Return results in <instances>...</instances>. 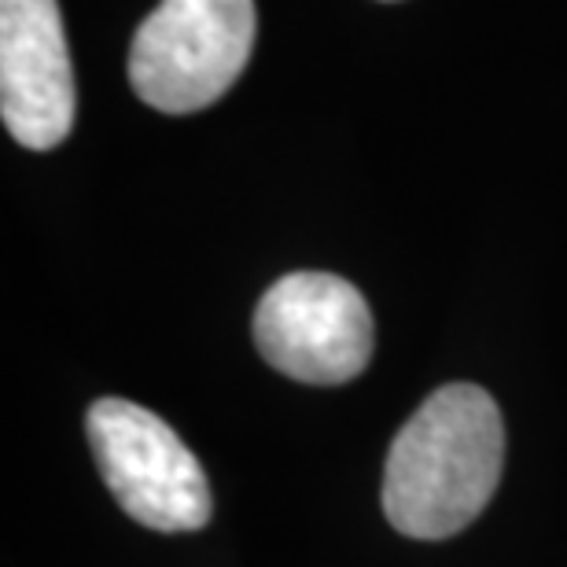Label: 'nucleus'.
Segmentation results:
<instances>
[{"instance_id":"obj_1","label":"nucleus","mask_w":567,"mask_h":567,"mask_svg":"<svg viewBox=\"0 0 567 567\" xmlns=\"http://www.w3.org/2000/svg\"><path fill=\"white\" fill-rule=\"evenodd\" d=\"M505 464L497 402L475 383H446L391 442L383 513L405 538L439 542L483 513Z\"/></svg>"},{"instance_id":"obj_2","label":"nucleus","mask_w":567,"mask_h":567,"mask_svg":"<svg viewBox=\"0 0 567 567\" xmlns=\"http://www.w3.org/2000/svg\"><path fill=\"white\" fill-rule=\"evenodd\" d=\"M255 49V0H163L130 49V85L163 115L210 107Z\"/></svg>"},{"instance_id":"obj_3","label":"nucleus","mask_w":567,"mask_h":567,"mask_svg":"<svg viewBox=\"0 0 567 567\" xmlns=\"http://www.w3.org/2000/svg\"><path fill=\"white\" fill-rule=\"evenodd\" d=\"M89 446L122 513L152 530H199L210 519L207 472L174 427L126 399H100L85 416Z\"/></svg>"},{"instance_id":"obj_4","label":"nucleus","mask_w":567,"mask_h":567,"mask_svg":"<svg viewBox=\"0 0 567 567\" xmlns=\"http://www.w3.org/2000/svg\"><path fill=\"white\" fill-rule=\"evenodd\" d=\"M255 343L284 377L332 388L365 372L372 313L354 284L332 274H288L262 295Z\"/></svg>"},{"instance_id":"obj_5","label":"nucleus","mask_w":567,"mask_h":567,"mask_svg":"<svg viewBox=\"0 0 567 567\" xmlns=\"http://www.w3.org/2000/svg\"><path fill=\"white\" fill-rule=\"evenodd\" d=\"M74 71L55 0H0V115L30 152L63 144L74 126Z\"/></svg>"}]
</instances>
